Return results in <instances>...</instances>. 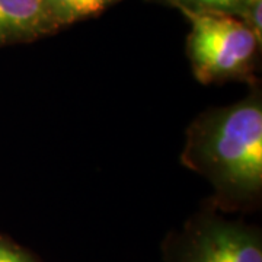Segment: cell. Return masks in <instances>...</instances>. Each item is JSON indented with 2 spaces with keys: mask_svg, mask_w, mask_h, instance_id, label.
I'll return each instance as SVG.
<instances>
[{
  "mask_svg": "<svg viewBox=\"0 0 262 262\" xmlns=\"http://www.w3.org/2000/svg\"><path fill=\"white\" fill-rule=\"evenodd\" d=\"M196 160L219 187L239 195L262 185V106L245 101L213 114L196 136Z\"/></svg>",
  "mask_w": 262,
  "mask_h": 262,
  "instance_id": "cell-1",
  "label": "cell"
},
{
  "mask_svg": "<svg viewBox=\"0 0 262 262\" xmlns=\"http://www.w3.org/2000/svg\"><path fill=\"white\" fill-rule=\"evenodd\" d=\"M181 9L191 22L188 48L196 79L210 83L244 73L259 44L252 29L233 15Z\"/></svg>",
  "mask_w": 262,
  "mask_h": 262,
  "instance_id": "cell-2",
  "label": "cell"
},
{
  "mask_svg": "<svg viewBox=\"0 0 262 262\" xmlns=\"http://www.w3.org/2000/svg\"><path fill=\"white\" fill-rule=\"evenodd\" d=\"M185 262H262V246L245 227L210 223L195 236Z\"/></svg>",
  "mask_w": 262,
  "mask_h": 262,
  "instance_id": "cell-3",
  "label": "cell"
},
{
  "mask_svg": "<svg viewBox=\"0 0 262 262\" xmlns=\"http://www.w3.org/2000/svg\"><path fill=\"white\" fill-rule=\"evenodd\" d=\"M56 28L46 0H0V42L32 39Z\"/></svg>",
  "mask_w": 262,
  "mask_h": 262,
  "instance_id": "cell-4",
  "label": "cell"
},
{
  "mask_svg": "<svg viewBox=\"0 0 262 262\" xmlns=\"http://www.w3.org/2000/svg\"><path fill=\"white\" fill-rule=\"evenodd\" d=\"M115 2L118 0H46L58 27L96 15Z\"/></svg>",
  "mask_w": 262,
  "mask_h": 262,
  "instance_id": "cell-5",
  "label": "cell"
},
{
  "mask_svg": "<svg viewBox=\"0 0 262 262\" xmlns=\"http://www.w3.org/2000/svg\"><path fill=\"white\" fill-rule=\"evenodd\" d=\"M245 0H181V8L241 15Z\"/></svg>",
  "mask_w": 262,
  "mask_h": 262,
  "instance_id": "cell-6",
  "label": "cell"
},
{
  "mask_svg": "<svg viewBox=\"0 0 262 262\" xmlns=\"http://www.w3.org/2000/svg\"><path fill=\"white\" fill-rule=\"evenodd\" d=\"M262 0H245L241 15L244 16V22L252 29L256 39L261 42L262 35Z\"/></svg>",
  "mask_w": 262,
  "mask_h": 262,
  "instance_id": "cell-7",
  "label": "cell"
},
{
  "mask_svg": "<svg viewBox=\"0 0 262 262\" xmlns=\"http://www.w3.org/2000/svg\"><path fill=\"white\" fill-rule=\"evenodd\" d=\"M0 262H35L28 255L8 245L0 244Z\"/></svg>",
  "mask_w": 262,
  "mask_h": 262,
  "instance_id": "cell-8",
  "label": "cell"
}]
</instances>
